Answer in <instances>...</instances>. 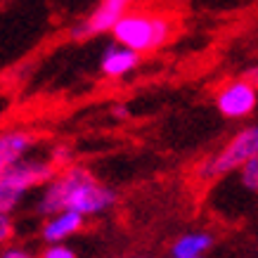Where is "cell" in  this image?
<instances>
[{
	"label": "cell",
	"instance_id": "1",
	"mask_svg": "<svg viewBox=\"0 0 258 258\" xmlns=\"http://www.w3.org/2000/svg\"><path fill=\"white\" fill-rule=\"evenodd\" d=\"M40 187L43 192L36 204V213L43 218L64 209H71L86 218H97L116 206V189L97 180L86 166L69 164L57 168L55 175Z\"/></svg>",
	"mask_w": 258,
	"mask_h": 258
},
{
	"label": "cell",
	"instance_id": "2",
	"mask_svg": "<svg viewBox=\"0 0 258 258\" xmlns=\"http://www.w3.org/2000/svg\"><path fill=\"white\" fill-rule=\"evenodd\" d=\"M111 36L118 45H125L135 52H154L164 47L173 36V22L164 15L145 12H123L111 26Z\"/></svg>",
	"mask_w": 258,
	"mask_h": 258
},
{
	"label": "cell",
	"instance_id": "3",
	"mask_svg": "<svg viewBox=\"0 0 258 258\" xmlns=\"http://www.w3.org/2000/svg\"><path fill=\"white\" fill-rule=\"evenodd\" d=\"M55 166L43 159L22 157L5 171H0V213H12L19 209L26 192L40 187L55 175Z\"/></svg>",
	"mask_w": 258,
	"mask_h": 258
},
{
	"label": "cell",
	"instance_id": "4",
	"mask_svg": "<svg viewBox=\"0 0 258 258\" xmlns=\"http://www.w3.org/2000/svg\"><path fill=\"white\" fill-rule=\"evenodd\" d=\"M251 157H258V128L256 125H246L242 131H237L235 138H230L225 147L211 159H206L199 164L197 173L202 180H216L223 175L235 173L244 161Z\"/></svg>",
	"mask_w": 258,
	"mask_h": 258
},
{
	"label": "cell",
	"instance_id": "5",
	"mask_svg": "<svg viewBox=\"0 0 258 258\" xmlns=\"http://www.w3.org/2000/svg\"><path fill=\"white\" fill-rule=\"evenodd\" d=\"M256 104H258L256 81L244 79V76L227 81L225 86L216 93V109L225 118H232V121L249 118L256 111Z\"/></svg>",
	"mask_w": 258,
	"mask_h": 258
},
{
	"label": "cell",
	"instance_id": "6",
	"mask_svg": "<svg viewBox=\"0 0 258 258\" xmlns=\"http://www.w3.org/2000/svg\"><path fill=\"white\" fill-rule=\"evenodd\" d=\"M133 3L135 0H102L100 5L93 10V15L88 19H83L79 26L71 29V36L76 40H83V38H93V36L111 31V26L116 24V19L123 12H128Z\"/></svg>",
	"mask_w": 258,
	"mask_h": 258
},
{
	"label": "cell",
	"instance_id": "7",
	"mask_svg": "<svg viewBox=\"0 0 258 258\" xmlns=\"http://www.w3.org/2000/svg\"><path fill=\"white\" fill-rule=\"evenodd\" d=\"M83 227H86V216L71 211V209H64V211L45 216V223L40 227V239L45 244L67 242L79 232H83Z\"/></svg>",
	"mask_w": 258,
	"mask_h": 258
},
{
	"label": "cell",
	"instance_id": "8",
	"mask_svg": "<svg viewBox=\"0 0 258 258\" xmlns=\"http://www.w3.org/2000/svg\"><path fill=\"white\" fill-rule=\"evenodd\" d=\"M140 52H135L131 47L118 45L116 40L109 43L102 52L100 59V71L107 76V79H123L131 71H135L140 67Z\"/></svg>",
	"mask_w": 258,
	"mask_h": 258
},
{
	"label": "cell",
	"instance_id": "9",
	"mask_svg": "<svg viewBox=\"0 0 258 258\" xmlns=\"http://www.w3.org/2000/svg\"><path fill=\"white\" fill-rule=\"evenodd\" d=\"M36 145V135L29 131H5L0 133V171H5L8 166H12L15 161H19L22 157H26Z\"/></svg>",
	"mask_w": 258,
	"mask_h": 258
},
{
	"label": "cell",
	"instance_id": "10",
	"mask_svg": "<svg viewBox=\"0 0 258 258\" xmlns=\"http://www.w3.org/2000/svg\"><path fill=\"white\" fill-rule=\"evenodd\" d=\"M213 244H216V239H213L211 232H206V230H192V232L180 235L171 244V256L173 258H204L213 249Z\"/></svg>",
	"mask_w": 258,
	"mask_h": 258
},
{
	"label": "cell",
	"instance_id": "11",
	"mask_svg": "<svg viewBox=\"0 0 258 258\" xmlns=\"http://www.w3.org/2000/svg\"><path fill=\"white\" fill-rule=\"evenodd\" d=\"M237 171L242 173L239 182H242L244 187L249 189V192H256L258 189V157H251L249 161H244Z\"/></svg>",
	"mask_w": 258,
	"mask_h": 258
},
{
	"label": "cell",
	"instance_id": "12",
	"mask_svg": "<svg viewBox=\"0 0 258 258\" xmlns=\"http://www.w3.org/2000/svg\"><path fill=\"white\" fill-rule=\"evenodd\" d=\"M40 256L43 258H76V251L71 249L67 242H55V244H47Z\"/></svg>",
	"mask_w": 258,
	"mask_h": 258
},
{
	"label": "cell",
	"instance_id": "13",
	"mask_svg": "<svg viewBox=\"0 0 258 258\" xmlns=\"http://www.w3.org/2000/svg\"><path fill=\"white\" fill-rule=\"evenodd\" d=\"M50 164L55 166V168H64V166H69L74 161V154H71L69 147H64V145H57L52 152H50V159H47Z\"/></svg>",
	"mask_w": 258,
	"mask_h": 258
},
{
	"label": "cell",
	"instance_id": "14",
	"mask_svg": "<svg viewBox=\"0 0 258 258\" xmlns=\"http://www.w3.org/2000/svg\"><path fill=\"white\" fill-rule=\"evenodd\" d=\"M0 256L3 258H29L31 256V251L26 249V246H22V244H3L0 246Z\"/></svg>",
	"mask_w": 258,
	"mask_h": 258
},
{
	"label": "cell",
	"instance_id": "15",
	"mask_svg": "<svg viewBox=\"0 0 258 258\" xmlns=\"http://www.w3.org/2000/svg\"><path fill=\"white\" fill-rule=\"evenodd\" d=\"M15 235V225H12V216L8 213H0V246L8 244Z\"/></svg>",
	"mask_w": 258,
	"mask_h": 258
}]
</instances>
